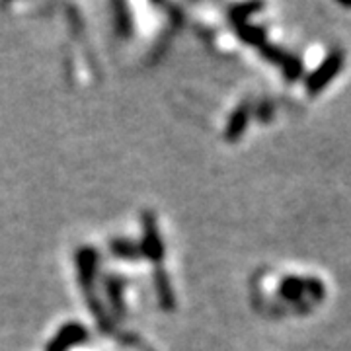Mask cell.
<instances>
[{"label": "cell", "instance_id": "obj_2", "mask_svg": "<svg viewBox=\"0 0 351 351\" xmlns=\"http://www.w3.org/2000/svg\"><path fill=\"white\" fill-rule=\"evenodd\" d=\"M304 295L313 297L314 301H322L324 297V285L320 279L314 277H297L287 276L279 283V297L291 302H301L306 299Z\"/></svg>", "mask_w": 351, "mask_h": 351}, {"label": "cell", "instance_id": "obj_4", "mask_svg": "<svg viewBox=\"0 0 351 351\" xmlns=\"http://www.w3.org/2000/svg\"><path fill=\"white\" fill-rule=\"evenodd\" d=\"M281 71H283V76H285L287 82H297L304 73V64L297 55H289L287 63L281 66Z\"/></svg>", "mask_w": 351, "mask_h": 351}, {"label": "cell", "instance_id": "obj_3", "mask_svg": "<svg viewBox=\"0 0 351 351\" xmlns=\"http://www.w3.org/2000/svg\"><path fill=\"white\" fill-rule=\"evenodd\" d=\"M250 115H252L250 104H240L239 108L232 112V115H230L228 123H226V129H225L226 141L234 143V141H239V138L246 133L248 123H250Z\"/></svg>", "mask_w": 351, "mask_h": 351}, {"label": "cell", "instance_id": "obj_1", "mask_svg": "<svg viewBox=\"0 0 351 351\" xmlns=\"http://www.w3.org/2000/svg\"><path fill=\"white\" fill-rule=\"evenodd\" d=\"M343 63H346V55H343V51L341 49H334L332 53H328L326 59L318 64L311 75L306 76V80H304L306 92H308L311 96L320 94V92H322L339 73H341Z\"/></svg>", "mask_w": 351, "mask_h": 351}]
</instances>
